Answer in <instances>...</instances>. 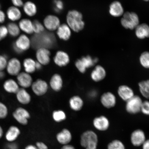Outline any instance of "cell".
<instances>
[{
  "instance_id": "1",
  "label": "cell",
  "mask_w": 149,
  "mask_h": 149,
  "mask_svg": "<svg viewBox=\"0 0 149 149\" xmlns=\"http://www.w3.org/2000/svg\"><path fill=\"white\" fill-rule=\"evenodd\" d=\"M31 40V45L35 49L52 48L55 45L56 42L55 37L53 33L44 31L35 35Z\"/></svg>"
},
{
  "instance_id": "2",
  "label": "cell",
  "mask_w": 149,
  "mask_h": 149,
  "mask_svg": "<svg viewBox=\"0 0 149 149\" xmlns=\"http://www.w3.org/2000/svg\"><path fill=\"white\" fill-rule=\"evenodd\" d=\"M66 20L68 25L75 32H79L84 27L85 23L83 20L82 15L79 11H69L67 15Z\"/></svg>"
},
{
  "instance_id": "3",
  "label": "cell",
  "mask_w": 149,
  "mask_h": 149,
  "mask_svg": "<svg viewBox=\"0 0 149 149\" xmlns=\"http://www.w3.org/2000/svg\"><path fill=\"white\" fill-rule=\"evenodd\" d=\"M98 143V136L92 130H87L81 136L80 144L84 149H97Z\"/></svg>"
},
{
  "instance_id": "4",
  "label": "cell",
  "mask_w": 149,
  "mask_h": 149,
  "mask_svg": "<svg viewBox=\"0 0 149 149\" xmlns=\"http://www.w3.org/2000/svg\"><path fill=\"white\" fill-rule=\"evenodd\" d=\"M31 45L30 39L27 35H19L15 41L13 43L12 48L16 54H20L29 49Z\"/></svg>"
},
{
  "instance_id": "5",
  "label": "cell",
  "mask_w": 149,
  "mask_h": 149,
  "mask_svg": "<svg viewBox=\"0 0 149 149\" xmlns=\"http://www.w3.org/2000/svg\"><path fill=\"white\" fill-rule=\"evenodd\" d=\"M121 23L126 29H133L139 24V16L134 12H126L121 19Z\"/></svg>"
},
{
  "instance_id": "6",
  "label": "cell",
  "mask_w": 149,
  "mask_h": 149,
  "mask_svg": "<svg viewBox=\"0 0 149 149\" xmlns=\"http://www.w3.org/2000/svg\"><path fill=\"white\" fill-rule=\"evenodd\" d=\"M98 61L97 58H93L91 56L88 55L78 59L75 62V65L79 71L84 74L86 72L87 69L94 66Z\"/></svg>"
},
{
  "instance_id": "7",
  "label": "cell",
  "mask_w": 149,
  "mask_h": 149,
  "mask_svg": "<svg viewBox=\"0 0 149 149\" xmlns=\"http://www.w3.org/2000/svg\"><path fill=\"white\" fill-rule=\"evenodd\" d=\"M143 102L140 96L135 95L133 97L126 102V111L130 114H137L141 111Z\"/></svg>"
},
{
  "instance_id": "8",
  "label": "cell",
  "mask_w": 149,
  "mask_h": 149,
  "mask_svg": "<svg viewBox=\"0 0 149 149\" xmlns=\"http://www.w3.org/2000/svg\"><path fill=\"white\" fill-rule=\"evenodd\" d=\"M13 116L18 123L22 125H26L28 123L31 115L27 110L23 107H19L16 109L13 113Z\"/></svg>"
},
{
  "instance_id": "9",
  "label": "cell",
  "mask_w": 149,
  "mask_h": 149,
  "mask_svg": "<svg viewBox=\"0 0 149 149\" xmlns=\"http://www.w3.org/2000/svg\"><path fill=\"white\" fill-rule=\"evenodd\" d=\"M22 66L20 60L14 57L8 61L6 70L9 75L16 76L21 72Z\"/></svg>"
},
{
  "instance_id": "10",
  "label": "cell",
  "mask_w": 149,
  "mask_h": 149,
  "mask_svg": "<svg viewBox=\"0 0 149 149\" xmlns=\"http://www.w3.org/2000/svg\"><path fill=\"white\" fill-rule=\"evenodd\" d=\"M31 87L33 92L35 95L41 96L45 94L47 92L49 85L44 80L39 79L33 82Z\"/></svg>"
},
{
  "instance_id": "11",
  "label": "cell",
  "mask_w": 149,
  "mask_h": 149,
  "mask_svg": "<svg viewBox=\"0 0 149 149\" xmlns=\"http://www.w3.org/2000/svg\"><path fill=\"white\" fill-rule=\"evenodd\" d=\"M16 81L19 87L23 88H27L31 86L33 82L32 77L29 73L25 72H21L16 76Z\"/></svg>"
},
{
  "instance_id": "12",
  "label": "cell",
  "mask_w": 149,
  "mask_h": 149,
  "mask_svg": "<svg viewBox=\"0 0 149 149\" xmlns=\"http://www.w3.org/2000/svg\"><path fill=\"white\" fill-rule=\"evenodd\" d=\"M102 105L107 109H111L116 105L117 99L113 93L111 92L104 93L100 97Z\"/></svg>"
},
{
  "instance_id": "13",
  "label": "cell",
  "mask_w": 149,
  "mask_h": 149,
  "mask_svg": "<svg viewBox=\"0 0 149 149\" xmlns=\"http://www.w3.org/2000/svg\"><path fill=\"white\" fill-rule=\"evenodd\" d=\"M36 56L37 62L42 66L49 64L51 61V53L47 48H38L36 52Z\"/></svg>"
},
{
  "instance_id": "14",
  "label": "cell",
  "mask_w": 149,
  "mask_h": 149,
  "mask_svg": "<svg viewBox=\"0 0 149 149\" xmlns=\"http://www.w3.org/2000/svg\"><path fill=\"white\" fill-rule=\"evenodd\" d=\"M93 123L94 127L100 131H106L109 129L110 126L109 119L103 115L94 118Z\"/></svg>"
},
{
  "instance_id": "15",
  "label": "cell",
  "mask_w": 149,
  "mask_h": 149,
  "mask_svg": "<svg viewBox=\"0 0 149 149\" xmlns=\"http://www.w3.org/2000/svg\"><path fill=\"white\" fill-rule=\"evenodd\" d=\"M44 24L45 27L50 31L57 29L61 25L59 18L53 15H49L46 16L44 19Z\"/></svg>"
},
{
  "instance_id": "16",
  "label": "cell",
  "mask_w": 149,
  "mask_h": 149,
  "mask_svg": "<svg viewBox=\"0 0 149 149\" xmlns=\"http://www.w3.org/2000/svg\"><path fill=\"white\" fill-rule=\"evenodd\" d=\"M146 140L144 132L141 130H134L132 132L130 136V141L132 144L135 146L142 145Z\"/></svg>"
},
{
  "instance_id": "17",
  "label": "cell",
  "mask_w": 149,
  "mask_h": 149,
  "mask_svg": "<svg viewBox=\"0 0 149 149\" xmlns=\"http://www.w3.org/2000/svg\"><path fill=\"white\" fill-rule=\"evenodd\" d=\"M72 137L71 132L67 128H64L56 136V139L59 144L66 145L70 144L72 141Z\"/></svg>"
},
{
  "instance_id": "18",
  "label": "cell",
  "mask_w": 149,
  "mask_h": 149,
  "mask_svg": "<svg viewBox=\"0 0 149 149\" xmlns=\"http://www.w3.org/2000/svg\"><path fill=\"white\" fill-rule=\"evenodd\" d=\"M117 93L120 97L126 102L135 95L133 89L126 85H122L119 86L117 90Z\"/></svg>"
},
{
  "instance_id": "19",
  "label": "cell",
  "mask_w": 149,
  "mask_h": 149,
  "mask_svg": "<svg viewBox=\"0 0 149 149\" xmlns=\"http://www.w3.org/2000/svg\"><path fill=\"white\" fill-rule=\"evenodd\" d=\"M107 74V72L104 67L98 65L91 72V77L93 81L98 82L105 79Z\"/></svg>"
},
{
  "instance_id": "20",
  "label": "cell",
  "mask_w": 149,
  "mask_h": 149,
  "mask_svg": "<svg viewBox=\"0 0 149 149\" xmlns=\"http://www.w3.org/2000/svg\"><path fill=\"white\" fill-rule=\"evenodd\" d=\"M55 64L60 67L66 66L70 63L69 56L66 52L63 51L57 52L54 58Z\"/></svg>"
},
{
  "instance_id": "21",
  "label": "cell",
  "mask_w": 149,
  "mask_h": 149,
  "mask_svg": "<svg viewBox=\"0 0 149 149\" xmlns=\"http://www.w3.org/2000/svg\"><path fill=\"white\" fill-rule=\"evenodd\" d=\"M20 133L21 131L17 126H11L6 133L5 139L8 142H15L19 137Z\"/></svg>"
},
{
  "instance_id": "22",
  "label": "cell",
  "mask_w": 149,
  "mask_h": 149,
  "mask_svg": "<svg viewBox=\"0 0 149 149\" xmlns=\"http://www.w3.org/2000/svg\"><path fill=\"white\" fill-rule=\"evenodd\" d=\"M63 85V79L60 74H55L52 76L49 81V86L52 90L59 92L62 88Z\"/></svg>"
},
{
  "instance_id": "23",
  "label": "cell",
  "mask_w": 149,
  "mask_h": 149,
  "mask_svg": "<svg viewBox=\"0 0 149 149\" xmlns=\"http://www.w3.org/2000/svg\"><path fill=\"white\" fill-rule=\"evenodd\" d=\"M15 94L17 101L22 104L27 105L31 102V95L26 89L20 88Z\"/></svg>"
},
{
  "instance_id": "24",
  "label": "cell",
  "mask_w": 149,
  "mask_h": 149,
  "mask_svg": "<svg viewBox=\"0 0 149 149\" xmlns=\"http://www.w3.org/2000/svg\"><path fill=\"white\" fill-rule=\"evenodd\" d=\"M6 16L11 22H14L20 19L22 16L21 11L18 7L14 6L7 9Z\"/></svg>"
},
{
  "instance_id": "25",
  "label": "cell",
  "mask_w": 149,
  "mask_h": 149,
  "mask_svg": "<svg viewBox=\"0 0 149 149\" xmlns=\"http://www.w3.org/2000/svg\"><path fill=\"white\" fill-rule=\"evenodd\" d=\"M3 87L6 92L10 94H15L20 88L17 81L13 79L6 80L3 83Z\"/></svg>"
},
{
  "instance_id": "26",
  "label": "cell",
  "mask_w": 149,
  "mask_h": 149,
  "mask_svg": "<svg viewBox=\"0 0 149 149\" xmlns=\"http://www.w3.org/2000/svg\"><path fill=\"white\" fill-rule=\"evenodd\" d=\"M57 34L61 40H67L70 39L71 35V31L69 26L66 24L59 26L57 29Z\"/></svg>"
},
{
  "instance_id": "27",
  "label": "cell",
  "mask_w": 149,
  "mask_h": 149,
  "mask_svg": "<svg viewBox=\"0 0 149 149\" xmlns=\"http://www.w3.org/2000/svg\"><path fill=\"white\" fill-rule=\"evenodd\" d=\"M124 10L122 4L118 1H115L109 6V12L112 16L118 17L124 14Z\"/></svg>"
},
{
  "instance_id": "28",
  "label": "cell",
  "mask_w": 149,
  "mask_h": 149,
  "mask_svg": "<svg viewBox=\"0 0 149 149\" xmlns=\"http://www.w3.org/2000/svg\"><path fill=\"white\" fill-rule=\"evenodd\" d=\"M69 104L70 109L72 110L79 111L82 109L84 106V101L81 97L75 95L72 97L70 99Z\"/></svg>"
},
{
  "instance_id": "29",
  "label": "cell",
  "mask_w": 149,
  "mask_h": 149,
  "mask_svg": "<svg viewBox=\"0 0 149 149\" xmlns=\"http://www.w3.org/2000/svg\"><path fill=\"white\" fill-rule=\"evenodd\" d=\"M20 31L28 34L33 33V22L28 19H23L20 20L18 24Z\"/></svg>"
},
{
  "instance_id": "30",
  "label": "cell",
  "mask_w": 149,
  "mask_h": 149,
  "mask_svg": "<svg viewBox=\"0 0 149 149\" xmlns=\"http://www.w3.org/2000/svg\"><path fill=\"white\" fill-rule=\"evenodd\" d=\"M135 34L140 39L148 38L149 37V26L146 24H139L135 28Z\"/></svg>"
},
{
  "instance_id": "31",
  "label": "cell",
  "mask_w": 149,
  "mask_h": 149,
  "mask_svg": "<svg viewBox=\"0 0 149 149\" xmlns=\"http://www.w3.org/2000/svg\"><path fill=\"white\" fill-rule=\"evenodd\" d=\"M36 61L31 58H26L24 59L23 65L25 72L30 74L34 73L36 71Z\"/></svg>"
},
{
  "instance_id": "32",
  "label": "cell",
  "mask_w": 149,
  "mask_h": 149,
  "mask_svg": "<svg viewBox=\"0 0 149 149\" xmlns=\"http://www.w3.org/2000/svg\"><path fill=\"white\" fill-rule=\"evenodd\" d=\"M23 7L24 12L28 16L32 17L36 14L37 9L36 5L32 2H26L24 3Z\"/></svg>"
},
{
  "instance_id": "33",
  "label": "cell",
  "mask_w": 149,
  "mask_h": 149,
  "mask_svg": "<svg viewBox=\"0 0 149 149\" xmlns=\"http://www.w3.org/2000/svg\"><path fill=\"white\" fill-rule=\"evenodd\" d=\"M139 87L141 95L147 99L149 100V79L140 82Z\"/></svg>"
},
{
  "instance_id": "34",
  "label": "cell",
  "mask_w": 149,
  "mask_h": 149,
  "mask_svg": "<svg viewBox=\"0 0 149 149\" xmlns=\"http://www.w3.org/2000/svg\"><path fill=\"white\" fill-rule=\"evenodd\" d=\"M8 34L13 37H17L19 36L20 30L19 26L15 22H11L7 26Z\"/></svg>"
},
{
  "instance_id": "35",
  "label": "cell",
  "mask_w": 149,
  "mask_h": 149,
  "mask_svg": "<svg viewBox=\"0 0 149 149\" xmlns=\"http://www.w3.org/2000/svg\"><path fill=\"white\" fill-rule=\"evenodd\" d=\"M52 117L55 122L60 123L66 120V115L64 111L61 110H58L53 112Z\"/></svg>"
},
{
  "instance_id": "36",
  "label": "cell",
  "mask_w": 149,
  "mask_h": 149,
  "mask_svg": "<svg viewBox=\"0 0 149 149\" xmlns=\"http://www.w3.org/2000/svg\"><path fill=\"white\" fill-rule=\"evenodd\" d=\"M139 62L140 64L145 68L149 69V52H143L140 56Z\"/></svg>"
},
{
  "instance_id": "37",
  "label": "cell",
  "mask_w": 149,
  "mask_h": 149,
  "mask_svg": "<svg viewBox=\"0 0 149 149\" xmlns=\"http://www.w3.org/2000/svg\"><path fill=\"white\" fill-rule=\"evenodd\" d=\"M107 149H125V148L122 141L118 140H115L108 144Z\"/></svg>"
},
{
  "instance_id": "38",
  "label": "cell",
  "mask_w": 149,
  "mask_h": 149,
  "mask_svg": "<svg viewBox=\"0 0 149 149\" xmlns=\"http://www.w3.org/2000/svg\"><path fill=\"white\" fill-rule=\"evenodd\" d=\"M33 32L36 34H39L44 31V27L40 22L37 20H35L33 22Z\"/></svg>"
},
{
  "instance_id": "39",
  "label": "cell",
  "mask_w": 149,
  "mask_h": 149,
  "mask_svg": "<svg viewBox=\"0 0 149 149\" xmlns=\"http://www.w3.org/2000/svg\"><path fill=\"white\" fill-rule=\"evenodd\" d=\"M8 107L3 102H0V119H4L8 116Z\"/></svg>"
},
{
  "instance_id": "40",
  "label": "cell",
  "mask_w": 149,
  "mask_h": 149,
  "mask_svg": "<svg viewBox=\"0 0 149 149\" xmlns=\"http://www.w3.org/2000/svg\"><path fill=\"white\" fill-rule=\"evenodd\" d=\"M8 61L6 55H0V71L6 69Z\"/></svg>"
},
{
  "instance_id": "41",
  "label": "cell",
  "mask_w": 149,
  "mask_h": 149,
  "mask_svg": "<svg viewBox=\"0 0 149 149\" xmlns=\"http://www.w3.org/2000/svg\"><path fill=\"white\" fill-rule=\"evenodd\" d=\"M54 5V10L57 13H60L64 8V4L61 0H55Z\"/></svg>"
},
{
  "instance_id": "42",
  "label": "cell",
  "mask_w": 149,
  "mask_h": 149,
  "mask_svg": "<svg viewBox=\"0 0 149 149\" xmlns=\"http://www.w3.org/2000/svg\"><path fill=\"white\" fill-rule=\"evenodd\" d=\"M8 32L6 26H0V42L8 36Z\"/></svg>"
},
{
  "instance_id": "43",
  "label": "cell",
  "mask_w": 149,
  "mask_h": 149,
  "mask_svg": "<svg viewBox=\"0 0 149 149\" xmlns=\"http://www.w3.org/2000/svg\"><path fill=\"white\" fill-rule=\"evenodd\" d=\"M141 111L143 114L149 116V100H146L143 102Z\"/></svg>"
},
{
  "instance_id": "44",
  "label": "cell",
  "mask_w": 149,
  "mask_h": 149,
  "mask_svg": "<svg viewBox=\"0 0 149 149\" xmlns=\"http://www.w3.org/2000/svg\"><path fill=\"white\" fill-rule=\"evenodd\" d=\"M6 149H18V145L15 142H8L6 145Z\"/></svg>"
},
{
  "instance_id": "45",
  "label": "cell",
  "mask_w": 149,
  "mask_h": 149,
  "mask_svg": "<svg viewBox=\"0 0 149 149\" xmlns=\"http://www.w3.org/2000/svg\"><path fill=\"white\" fill-rule=\"evenodd\" d=\"M13 6L19 7H23L24 4L23 0H11Z\"/></svg>"
},
{
  "instance_id": "46",
  "label": "cell",
  "mask_w": 149,
  "mask_h": 149,
  "mask_svg": "<svg viewBox=\"0 0 149 149\" xmlns=\"http://www.w3.org/2000/svg\"><path fill=\"white\" fill-rule=\"evenodd\" d=\"M35 145L37 149H48L47 145L42 141H38L36 143Z\"/></svg>"
},
{
  "instance_id": "47",
  "label": "cell",
  "mask_w": 149,
  "mask_h": 149,
  "mask_svg": "<svg viewBox=\"0 0 149 149\" xmlns=\"http://www.w3.org/2000/svg\"><path fill=\"white\" fill-rule=\"evenodd\" d=\"M6 14L3 11L0 10V24L4 23L6 18Z\"/></svg>"
},
{
  "instance_id": "48",
  "label": "cell",
  "mask_w": 149,
  "mask_h": 149,
  "mask_svg": "<svg viewBox=\"0 0 149 149\" xmlns=\"http://www.w3.org/2000/svg\"><path fill=\"white\" fill-rule=\"evenodd\" d=\"M142 146L143 149H149V139L146 140Z\"/></svg>"
},
{
  "instance_id": "49",
  "label": "cell",
  "mask_w": 149,
  "mask_h": 149,
  "mask_svg": "<svg viewBox=\"0 0 149 149\" xmlns=\"http://www.w3.org/2000/svg\"><path fill=\"white\" fill-rule=\"evenodd\" d=\"M61 149H75L74 147L70 144L63 145Z\"/></svg>"
},
{
  "instance_id": "50",
  "label": "cell",
  "mask_w": 149,
  "mask_h": 149,
  "mask_svg": "<svg viewBox=\"0 0 149 149\" xmlns=\"http://www.w3.org/2000/svg\"><path fill=\"white\" fill-rule=\"evenodd\" d=\"M97 93L96 92V91H91L89 93V97L91 98H94L97 95Z\"/></svg>"
},
{
  "instance_id": "51",
  "label": "cell",
  "mask_w": 149,
  "mask_h": 149,
  "mask_svg": "<svg viewBox=\"0 0 149 149\" xmlns=\"http://www.w3.org/2000/svg\"><path fill=\"white\" fill-rule=\"evenodd\" d=\"M25 149H37L36 145L32 144H29L27 145Z\"/></svg>"
},
{
  "instance_id": "52",
  "label": "cell",
  "mask_w": 149,
  "mask_h": 149,
  "mask_svg": "<svg viewBox=\"0 0 149 149\" xmlns=\"http://www.w3.org/2000/svg\"><path fill=\"white\" fill-rule=\"evenodd\" d=\"M42 65L40 63L36 61V70H40L42 68Z\"/></svg>"
},
{
  "instance_id": "53",
  "label": "cell",
  "mask_w": 149,
  "mask_h": 149,
  "mask_svg": "<svg viewBox=\"0 0 149 149\" xmlns=\"http://www.w3.org/2000/svg\"><path fill=\"white\" fill-rule=\"evenodd\" d=\"M5 73L4 71H0V79H3L5 77Z\"/></svg>"
},
{
  "instance_id": "54",
  "label": "cell",
  "mask_w": 149,
  "mask_h": 149,
  "mask_svg": "<svg viewBox=\"0 0 149 149\" xmlns=\"http://www.w3.org/2000/svg\"><path fill=\"white\" fill-rule=\"evenodd\" d=\"M3 133H4V132L2 127L0 125V139L2 138L3 135Z\"/></svg>"
},
{
  "instance_id": "55",
  "label": "cell",
  "mask_w": 149,
  "mask_h": 149,
  "mask_svg": "<svg viewBox=\"0 0 149 149\" xmlns=\"http://www.w3.org/2000/svg\"><path fill=\"white\" fill-rule=\"evenodd\" d=\"M1 3H0V10H1Z\"/></svg>"
},
{
  "instance_id": "56",
  "label": "cell",
  "mask_w": 149,
  "mask_h": 149,
  "mask_svg": "<svg viewBox=\"0 0 149 149\" xmlns=\"http://www.w3.org/2000/svg\"><path fill=\"white\" fill-rule=\"evenodd\" d=\"M143 1H149V0H143Z\"/></svg>"
}]
</instances>
